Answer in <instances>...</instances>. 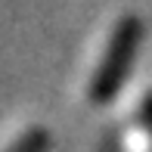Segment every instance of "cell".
Listing matches in <instances>:
<instances>
[{
  "label": "cell",
  "mask_w": 152,
  "mask_h": 152,
  "mask_svg": "<svg viewBox=\"0 0 152 152\" xmlns=\"http://www.w3.org/2000/svg\"><path fill=\"white\" fill-rule=\"evenodd\" d=\"M143 124H146V130H149V137H152V93L146 96V99H143Z\"/></svg>",
  "instance_id": "cell-3"
},
{
  "label": "cell",
  "mask_w": 152,
  "mask_h": 152,
  "mask_svg": "<svg viewBox=\"0 0 152 152\" xmlns=\"http://www.w3.org/2000/svg\"><path fill=\"white\" fill-rule=\"evenodd\" d=\"M140 40H143V22L137 16H124L112 28V37H109V47L102 53V62L90 78V90H87L90 102L102 106V102H109L124 87Z\"/></svg>",
  "instance_id": "cell-1"
},
{
  "label": "cell",
  "mask_w": 152,
  "mask_h": 152,
  "mask_svg": "<svg viewBox=\"0 0 152 152\" xmlns=\"http://www.w3.org/2000/svg\"><path fill=\"white\" fill-rule=\"evenodd\" d=\"M50 149V134L44 127H31L25 137H19V143L10 152H47Z\"/></svg>",
  "instance_id": "cell-2"
}]
</instances>
